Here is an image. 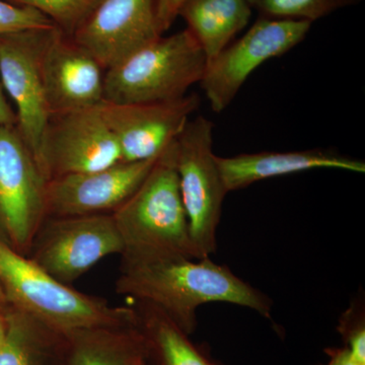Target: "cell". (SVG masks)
<instances>
[{"instance_id": "cell-25", "label": "cell", "mask_w": 365, "mask_h": 365, "mask_svg": "<svg viewBox=\"0 0 365 365\" xmlns=\"http://www.w3.org/2000/svg\"><path fill=\"white\" fill-rule=\"evenodd\" d=\"M325 353L328 361L317 365H365V360L360 359L345 345L326 348Z\"/></svg>"}, {"instance_id": "cell-22", "label": "cell", "mask_w": 365, "mask_h": 365, "mask_svg": "<svg viewBox=\"0 0 365 365\" xmlns=\"http://www.w3.org/2000/svg\"><path fill=\"white\" fill-rule=\"evenodd\" d=\"M56 26L37 9L0 0V37Z\"/></svg>"}, {"instance_id": "cell-6", "label": "cell", "mask_w": 365, "mask_h": 365, "mask_svg": "<svg viewBox=\"0 0 365 365\" xmlns=\"http://www.w3.org/2000/svg\"><path fill=\"white\" fill-rule=\"evenodd\" d=\"M31 250V260L69 285L106 257L123 253V242L112 213L58 216L44 220Z\"/></svg>"}, {"instance_id": "cell-30", "label": "cell", "mask_w": 365, "mask_h": 365, "mask_svg": "<svg viewBox=\"0 0 365 365\" xmlns=\"http://www.w3.org/2000/svg\"><path fill=\"white\" fill-rule=\"evenodd\" d=\"M0 239L4 240V241H6V235H4V232H2L1 227H0Z\"/></svg>"}, {"instance_id": "cell-18", "label": "cell", "mask_w": 365, "mask_h": 365, "mask_svg": "<svg viewBox=\"0 0 365 365\" xmlns=\"http://www.w3.org/2000/svg\"><path fill=\"white\" fill-rule=\"evenodd\" d=\"M138 330L153 365H225L157 307L136 302Z\"/></svg>"}, {"instance_id": "cell-20", "label": "cell", "mask_w": 365, "mask_h": 365, "mask_svg": "<svg viewBox=\"0 0 365 365\" xmlns=\"http://www.w3.org/2000/svg\"><path fill=\"white\" fill-rule=\"evenodd\" d=\"M260 16L281 20L314 21L340 9L357 6L364 0H248Z\"/></svg>"}, {"instance_id": "cell-24", "label": "cell", "mask_w": 365, "mask_h": 365, "mask_svg": "<svg viewBox=\"0 0 365 365\" xmlns=\"http://www.w3.org/2000/svg\"><path fill=\"white\" fill-rule=\"evenodd\" d=\"M189 0H155V11L160 35L168 32L180 16L182 7Z\"/></svg>"}, {"instance_id": "cell-11", "label": "cell", "mask_w": 365, "mask_h": 365, "mask_svg": "<svg viewBox=\"0 0 365 365\" xmlns=\"http://www.w3.org/2000/svg\"><path fill=\"white\" fill-rule=\"evenodd\" d=\"M200 103V97L193 93L165 102L104 101L98 108L116 138L122 162L133 163L160 157L184 130Z\"/></svg>"}, {"instance_id": "cell-17", "label": "cell", "mask_w": 365, "mask_h": 365, "mask_svg": "<svg viewBox=\"0 0 365 365\" xmlns=\"http://www.w3.org/2000/svg\"><path fill=\"white\" fill-rule=\"evenodd\" d=\"M252 13L248 0H189L180 16L202 47L209 63L249 25Z\"/></svg>"}, {"instance_id": "cell-26", "label": "cell", "mask_w": 365, "mask_h": 365, "mask_svg": "<svg viewBox=\"0 0 365 365\" xmlns=\"http://www.w3.org/2000/svg\"><path fill=\"white\" fill-rule=\"evenodd\" d=\"M0 126H16V117L7 103L6 91L0 81Z\"/></svg>"}, {"instance_id": "cell-4", "label": "cell", "mask_w": 365, "mask_h": 365, "mask_svg": "<svg viewBox=\"0 0 365 365\" xmlns=\"http://www.w3.org/2000/svg\"><path fill=\"white\" fill-rule=\"evenodd\" d=\"M208 59L188 29L158 38L105 73V100L116 104L165 102L200 83Z\"/></svg>"}, {"instance_id": "cell-16", "label": "cell", "mask_w": 365, "mask_h": 365, "mask_svg": "<svg viewBox=\"0 0 365 365\" xmlns=\"http://www.w3.org/2000/svg\"><path fill=\"white\" fill-rule=\"evenodd\" d=\"M6 318L0 365H64L66 336L16 307Z\"/></svg>"}, {"instance_id": "cell-3", "label": "cell", "mask_w": 365, "mask_h": 365, "mask_svg": "<svg viewBox=\"0 0 365 365\" xmlns=\"http://www.w3.org/2000/svg\"><path fill=\"white\" fill-rule=\"evenodd\" d=\"M0 283L7 302L64 336L138 325L136 309L112 306L59 282L1 239Z\"/></svg>"}, {"instance_id": "cell-7", "label": "cell", "mask_w": 365, "mask_h": 365, "mask_svg": "<svg viewBox=\"0 0 365 365\" xmlns=\"http://www.w3.org/2000/svg\"><path fill=\"white\" fill-rule=\"evenodd\" d=\"M312 25L260 16L239 40L209 62L200 85L212 111H225L253 71L294 49L306 39Z\"/></svg>"}, {"instance_id": "cell-10", "label": "cell", "mask_w": 365, "mask_h": 365, "mask_svg": "<svg viewBox=\"0 0 365 365\" xmlns=\"http://www.w3.org/2000/svg\"><path fill=\"white\" fill-rule=\"evenodd\" d=\"M98 107L50 118L41 150V170L47 182L122 162L116 138Z\"/></svg>"}, {"instance_id": "cell-1", "label": "cell", "mask_w": 365, "mask_h": 365, "mask_svg": "<svg viewBox=\"0 0 365 365\" xmlns=\"http://www.w3.org/2000/svg\"><path fill=\"white\" fill-rule=\"evenodd\" d=\"M116 287L119 294L157 307L190 336L197 328V309L210 302L247 307L266 319L272 316L267 294L210 257L122 265Z\"/></svg>"}, {"instance_id": "cell-23", "label": "cell", "mask_w": 365, "mask_h": 365, "mask_svg": "<svg viewBox=\"0 0 365 365\" xmlns=\"http://www.w3.org/2000/svg\"><path fill=\"white\" fill-rule=\"evenodd\" d=\"M337 331L346 347L365 360V309L364 300H355L341 314Z\"/></svg>"}, {"instance_id": "cell-14", "label": "cell", "mask_w": 365, "mask_h": 365, "mask_svg": "<svg viewBox=\"0 0 365 365\" xmlns=\"http://www.w3.org/2000/svg\"><path fill=\"white\" fill-rule=\"evenodd\" d=\"M42 73L51 116L91 109L104 102L105 69L57 26L46 43Z\"/></svg>"}, {"instance_id": "cell-9", "label": "cell", "mask_w": 365, "mask_h": 365, "mask_svg": "<svg viewBox=\"0 0 365 365\" xmlns=\"http://www.w3.org/2000/svg\"><path fill=\"white\" fill-rule=\"evenodd\" d=\"M54 28L0 37V81L16 106V129L40 170L43 136L51 118L43 81L42 55Z\"/></svg>"}, {"instance_id": "cell-21", "label": "cell", "mask_w": 365, "mask_h": 365, "mask_svg": "<svg viewBox=\"0 0 365 365\" xmlns=\"http://www.w3.org/2000/svg\"><path fill=\"white\" fill-rule=\"evenodd\" d=\"M16 4L37 9L60 31L72 36L101 0H14Z\"/></svg>"}, {"instance_id": "cell-13", "label": "cell", "mask_w": 365, "mask_h": 365, "mask_svg": "<svg viewBox=\"0 0 365 365\" xmlns=\"http://www.w3.org/2000/svg\"><path fill=\"white\" fill-rule=\"evenodd\" d=\"M158 158L53 178L46 187L48 217L102 215L116 210L140 186Z\"/></svg>"}, {"instance_id": "cell-15", "label": "cell", "mask_w": 365, "mask_h": 365, "mask_svg": "<svg viewBox=\"0 0 365 365\" xmlns=\"http://www.w3.org/2000/svg\"><path fill=\"white\" fill-rule=\"evenodd\" d=\"M216 160L228 193L247 188L263 180L312 170L365 173L364 160L323 150L261 151L230 158L216 157Z\"/></svg>"}, {"instance_id": "cell-27", "label": "cell", "mask_w": 365, "mask_h": 365, "mask_svg": "<svg viewBox=\"0 0 365 365\" xmlns=\"http://www.w3.org/2000/svg\"><path fill=\"white\" fill-rule=\"evenodd\" d=\"M0 309H1V306H0ZM6 314H4V312L0 309V342H1L2 339H4V334H6Z\"/></svg>"}, {"instance_id": "cell-19", "label": "cell", "mask_w": 365, "mask_h": 365, "mask_svg": "<svg viewBox=\"0 0 365 365\" xmlns=\"http://www.w3.org/2000/svg\"><path fill=\"white\" fill-rule=\"evenodd\" d=\"M64 365H137L148 357L138 325L98 328L66 336Z\"/></svg>"}, {"instance_id": "cell-2", "label": "cell", "mask_w": 365, "mask_h": 365, "mask_svg": "<svg viewBox=\"0 0 365 365\" xmlns=\"http://www.w3.org/2000/svg\"><path fill=\"white\" fill-rule=\"evenodd\" d=\"M173 143L140 186L112 212L123 242L122 265L198 259L180 194Z\"/></svg>"}, {"instance_id": "cell-29", "label": "cell", "mask_w": 365, "mask_h": 365, "mask_svg": "<svg viewBox=\"0 0 365 365\" xmlns=\"http://www.w3.org/2000/svg\"><path fill=\"white\" fill-rule=\"evenodd\" d=\"M137 365H153L151 364L150 360H148V357H145V359H143L140 360V361L137 364Z\"/></svg>"}, {"instance_id": "cell-5", "label": "cell", "mask_w": 365, "mask_h": 365, "mask_svg": "<svg viewBox=\"0 0 365 365\" xmlns=\"http://www.w3.org/2000/svg\"><path fill=\"white\" fill-rule=\"evenodd\" d=\"M213 127L204 116L190 119L173 143L180 194L198 259L217 249V228L228 194L213 153Z\"/></svg>"}, {"instance_id": "cell-8", "label": "cell", "mask_w": 365, "mask_h": 365, "mask_svg": "<svg viewBox=\"0 0 365 365\" xmlns=\"http://www.w3.org/2000/svg\"><path fill=\"white\" fill-rule=\"evenodd\" d=\"M47 180L16 126H0V227L16 251H28L46 213Z\"/></svg>"}, {"instance_id": "cell-28", "label": "cell", "mask_w": 365, "mask_h": 365, "mask_svg": "<svg viewBox=\"0 0 365 365\" xmlns=\"http://www.w3.org/2000/svg\"><path fill=\"white\" fill-rule=\"evenodd\" d=\"M6 302V295L4 294V287H2L1 283H0V306H2V304Z\"/></svg>"}, {"instance_id": "cell-12", "label": "cell", "mask_w": 365, "mask_h": 365, "mask_svg": "<svg viewBox=\"0 0 365 365\" xmlns=\"http://www.w3.org/2000/svg\"><path fill=\"white\" fill-rule=\"evenodd\" d=\"M71 37L107 71L162 37L155 0H101Z\"/></svg>"}]
</instances>
